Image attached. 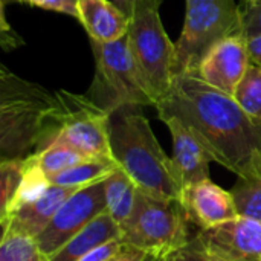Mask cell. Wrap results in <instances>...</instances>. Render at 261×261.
I'll use <instances>...</instances> for the list:
<instances>
[{
	"label": "cell",
	"instance_id": "cell-1",
	"mask_svg": "<svg viewBox=\"0 0 261 261\" xmlns=\"http://www.w3.org/2000/svg\"><path fill=\"white\" fill-rule=\"evenodd\" d=\"M158 118L176 116L206 147L213 161L243 179H261V122L248 115L234 96L197 73L177 75L156 104Z\"/></svg>",
	"mask_w": 261,
	"mask_h": 261
},
{
	"label": "cell",
	"instance_id": "cell-2",
	"mask_svg": "<svg viewBox=\"0 0 261 261\" xmlns=\"http://www.w3.org/2000/svg\"><path fill=\"white\" fill-rule=\"evenodd\" d=\"M138 106H124L110 113V148L118 167L139 191L167 200H180L184 187L173 158L158 142L148 119Z\"/></svg>",
	"mask_w": 261,
	"mask_h": 261
},
{
	"label": "cell",
	"instance_id": "cell-3",
	"mask_svg": "<svg viewBox=\"0 0 261 261\" xmlns=\"http://www.w3.org/2000/svg\"><path fill=\"white\" fill-rule=\"evenodd\" d=\"M58 98L40 84L0 67L2 159L28 158L46 148L58 130Z\"/></svg>",
	"mask_w": 261,
	"mask_h": 261
},
{
	"label": "cell",
	"instance_id": "cell-4",
	"mask_svg": "<svg viewBox=\"0 0 261 261\" xmlns=\"http://www.w3.org/2000/svg\"><path fill=\"white\" fill-rule=\"evenodd\" d=\"M95 78L86 93L96 106L112 113L124 106H156V99L132 54L127 35L110 43L92 41Z\"/></svg>",
	"mask_w": 261,
	"mask_h": 261
},
{
	"label": "cell",
	"instance_id": "cell-5",
	"mask_svg": "<svg viewBox=\"0 0 261 261\" xmlns=\"http://www.w3.org/2000/svg\"><path fill=\"white\" fill-rule=\"evenodd\" d=\"M119 228L122 243L161 258L182 249L196 236L180 200L158 199L139 190L130 217Z\"/></svg>",
	"mask_w": 261,
	"mask_h": 261
},
{
	"label": "cell",
	"instance_id": "cell-6",
	"mask_svg": "<svg viewBox=\"0 0 261 261\" xmlns=\"http://www.w3.org/2000/svg\"><path fill=\"white\" fill-rule=\"evenodd\" d=\"M237 34H243L240 0H205L187 6L184 29L174 43V76L196 73L213 46Z\"/></svg>",
	"mask_w": 261,
	"mask_h": 261
},
{
	"label": "cell",
	"instance_id": "cell-7",
	"mask_svg": "<svg viewBox=\"0 0 261 261\" xmlns=\"http://www.w3.org/2000/svg\"><path fill=\"white\" fill-rule=\"evenodd\" d=\"M161 3L162 0H136L127 32L132 54L156 104L171 89L176 58V44L171 43L161 20Z\"/></svg>",
	"mask_w": 261,
	"mask_h": 261
},
{
	"label": "cell",
	"instance_id": "cell-8",
	"mask_svg": "<svg viewBox=\"0 0 261 261\" xmlns=\"http://www.w3.org/2000/svg\"><path fill=\"white\" fill-rule=\"evenodd\" d=\"M55 95L58 98V130L50 144H64L89 159L115 161L109 135L110 113L87 95L67 90H57Z\"/></svg>",
	"mask_w": 261,
	"mask_h": 261
},
{
	"label": "cell",
	"instance_id": "cell-9",
	"mask_svg": "<svg viewBox=\"0 0 261 261\" xmlns=\"http://www.w3.org/2000/svg\"><path fill=\"white\" fill-rule=\"evenodd\" d=\"M107 211L104 180L75 191L55 213L44 231L35 239L46 257H50L93 219Z\"/></svg>",
	"mask_w": 261,
	"mask_h": 261
},
{
	"label": "cell",
	"instance_id": "cell-10",
	"mask_svg": "<svg viewBox=\"0 0 261 261\" xmlns=\"http://www.w3.org/2000/svg\"><path fill=\"white\" fill-rule=\"evenodd\" d=\"M193 240L211 261H261V223L245 216L199 229Z\"/></svg>",
	"mask_w": 261,
	"mask_h": 261
},
{
	"label": "cell",
	"instance_id": "cell-11",
	"mask_svg": "<svg viewBox=\"0 0 261 261\" xmlns=\"http://www.w3.org/2000/svg\"><path fill=\"white\" fill-rule=\"evenodd\" d=\"M251 63L248 38L237 34L213 46L196 73L214 89L234 96Z\"/></svg>",
	"mask_w": 261,
	"mask_h": 261
},
{
	"label": "cell",
	"instance_id": "cell-12",
	"mask_svg": "<svg viewBox=\"0 0 261 261\" xmlns=\"http://www.w3.org/2000/svg\"><path fill=\"white\" fill-rule=\"evenodd\" d=\"M180 203L197 231L217 226L239 216L232 193L216 185L211 179L185 187Z\"/></svg>",
	"mask_w": 261,
	"mask_h": 261
},
{
	"label": "cell",
	"instance_id": "cell-13",
	"mask_svg": "<svg viewBox=\"0 0 261 261\" xmlns=\"http://www.w3.org/2000/svg\"><path fill=\"white\" fill-rule=\"evenodd\" d=\"M162 122L167 124L174 145L173 162L179 174L182 187H190L210 179V164L214 162L213 156L196 136V133L176 116H164Z\"/></svg>",
	"mask_w": 261,
	"mask_h": 261
},
{
	"label": "cell",
	"instance_id": "cell-14",
	"mask_svg": "<svg viewBox=\"0 0 261 261\" xmlns=\"http://www.w3.org/2000/svg\"><path fill=\"white\" fill-rule=\"evenodd\" d=\"M78 190L80 188L50 185L43 197L15 211L2 226V234L15 232L37 239L54 219L60 206Z\"/></svg>",
	"mask_w": 261,
	"mask_h": 261
},
{
	"label": "cell",
	"instance_id": "cell-15",
	"mask_svg": "<svg viewBox=\"0 0 261 261\" xmlns=\"http://www.w3.org/2000/svg\"><path fill=\"white\" fill-rule=\"evenodd\" d=\"M78 20L92 41L110 43L127 35L130 17L112 0H76Z\"/></svg>",
	"mask_w": 261,
	"mask_h": 261
},
{
	"label": "cell",
	"instance_id": "cell-16",
	"mask_svg": "<svg viewBox=\"0 0 261 261\" xmlns=\"http://www.w3.org/2000/svg\"><path fill=\"white\" fill-rule=\"evenodd\" d=\"M116 239H121V228L106 211L47 257V261H78L95 248Z\"/></svg>",
	"mask_w": 261,
	"mask_h": 261
},
{
	"label": "cell",
	"instance_id": "cell-17",
	"mask_svg": "<svg viewBox=\"0 0 261 261\" xmlns=\"http://www.w3.org/2000/svg\"><path fill=\"white\" fill-rule=\"evenodd\" d=\"M104 193L107 213L121 226L135 208L138 187L121 168H116V171L104 180Z\"/></svg>",
	"mask_w": 261,
	"mask_h": 261
},
{
	"label": "cell",
	"instance_id": "cell-18",
	"mask_svg": "<svg viewBox=\"0 0 261 261\" xmlns=\"http://www.w3.org/2000/svg\"><path fill=\"white\" fill-rule=\"evenodd\" d=\"M116 168L119 167L115 161L90 159L50 176L49 180L52 185L84 188L106 180L109 176H112L116 171Z\"/></svg>",
	"mask_w": 261,
	"mask_h": 261
},
{
	"label": "cell",
	"instance_id": "cell-19",
	"mask_svg": "<svg viewBox=\"0 0 261 261\" xmlns=\"http://www.w3.org/2000/svg\"><path fill=\"white\" fill-rule=\"evenodd\" d=\"M50 185L52 184H50L49 177L46 176V173L40 168V165L37 164L34 156L29 154L26 158V167H24V173H23L21 182L18 185V190H17L11 205H9L6 219L3 222H0V225L3 226L8 222V219L15 211H18L20 208H23V206L38 200L40 197H43Z\"/></svg>",
	"mask_w": 261,
	"mask_h": 261
},
{
	"label": "cell",
	"instance_id": "cell-20",
	"mask_svg": "<svg viewBox=\"0 0 261 261\" xmlns=\"http://www.w3.org/2000/svg\"><path fill=\"white\" fill-rule=\"evenodd\" d=\"M34 159L40 165V168L46 173L47 177L64 171L70 167H75L81 162L90 161L84 154L78 153L76 150L64 145V144H50L49 147L32 153Z\"/></svg>",
	"mask_w": 261,
	"mask_h": 261
},
{
	"label": "cell",
	"instance_id": "cell-21",
	"mask_svg": "<svg viewBox=\"0 0 261 261\" xmlns=\"http://www.w3.org/2000/svg\"><path fill=\"white\" fill-rule=\"evenodd\" d=\"M0 261H47V257L41 252L35 239L6 232L2 234Z\"/></svg>",
	"mask_w": 261,
	"mask_h": 261
},
{
	"label": "cell",
	"instance_id": "cell-22",
	"mask_svg": "<svg viewBox=\"0 0 261 261\" xmlns=\"http://www.w3.org/2000/svg\"><path fill=\"white\" fill-rule=\"evenodd\" d=\"M234 98L248 115L261 122V64L251 63Z\"/></svg>",
	"mask_w": 261,
	"mask_h": 261
},
{
	"label": "cell",
	"instance_id": "cell-23",
	"mask_svg": "<svg viewBox=\"0 0 261 261\" xmlns=\"http://www.w3.org/2000/svg\"><path fill=\"white\" fill-rule=\"evenodd\" d=\"M26 167V158L2 159L0 162V222L6 219L9 205L18 190Z\"/></svg>",
	"mask_w": 261,
	"mask_h": 261
},
{
	"label": "cell",
	"instance_id": "cell-24",
	"mask_svg": "<svg viewBox=\"0 0 261 261\" xmlns=\"http://www.w3.org/2000/svg\"><path fill=\"white\" fill-rule=\"evenodd\" d=\"M231 193L239 216L254 219L261 223V179L239 177Z\"/></svg>",
	"mask_w": 261,
	"mask_h": 261
},
{
	"label": "cell",
	"instance_id": "cell-25",
	"mask_svg": "<svg viewBox=\"0 0 261 261\" xmlns=\"http://www.w3.org/2000/svg\"><path fill=\"white\" fill-rule=\"evenodd\" d=\"M243 15V35L246 38L261 34V0H255L251 5L242 8Z\"/></svg>",
	"mask_w": 261,
	"mask_h": 261
},
{
	"label": "cell",
	"instance_id": "cell-26",
	"mask_svg": "<svg viewBox=\"0 0 261 261\" xmlns=\"http://www.w3.org/2000/svg\"><path fill=\"white\" fill-rule=\"evenodd\" d=\"M32 6H38L43 9L55 11V12H63L67 15H72L78 18V11H76V0H18Z\"/></svg>",
	"mask_w": 261,
	"mask_h": 261
},
{
	"label": "cell",
	"instance_id": "cell-27",
	"mask_svg": "<svg viewBox=\"0 0 261 261\" xmlns=\"http://www.w3.org/2000/svg\"><path fill=\"white\" fill-rule=\"evenodd\" d=\"M122 246H124V243H122L121 239L110 240V242L95 248L93 251H90L89 254H86L78 261H107L110 260L112 257H115L122 249Z\"/></svg>",
	"mask_w": 261,
	"mask_h": 261
},
{
	"label": "cell",
	"instance_id": "cell-28",
	"mask_svg": "<svg viewBox=\"0 0 261 261\" xmlns=\"http://www.w3.org/2000/svg\"><path fill=\"white\" fill-rule=\"evenodd\" d=\"M164 261H211L203 252L202 249L196 245L194 240H191L187 246H184L182 249L170 254L168 257H165Z\"/></svg>",
	"mask_w": 261,
	"mask_h": 261
},
{
	"label": "cell",
	"instance_id": "cell-29",
	"mask_svg": "<svg viewBox=\"0 0 261 261\" xmlns=\"http://www.w3.org/2000/svg\"><path fill=\"white\" fill-rule=\"evenodd\" d=\"M151 257H154V255H150L145 251H141L138 248H133V246L124 243L122 249L115 257H112L107 261H147Z\"/></svg>",
	"mask_w": 261,
	"mask_h": 261
},
{
	"label": "cell",
	"instance_id": "cell-30",
	"mask_svg": "<svg viewBox=\"0 0 261 261\" xmlns=\"http://www.w3.org/2000/svg\"><path fill=\"white\" fill-rule=\"evenodd\" d=\"M248 44H249V54H251V60L254 63L261 64V34L248 38Z\"/></svg>",
	"mask_w": 261,
	"mask_h": 261
},
{
	"label": "cell",
	"instance_id": "cell-31",
	"mask_svg": "<svg viewBox=\"0 0 261 261\" xmlns=\"http://www.w3.org/2000/svg\"><path fill=\"white\" fill-rule=\"evenodd\" d=\"M112 2H113V3H115L127 17H132L136 0H112Z\"/></svg>",
	"mask_w": 261,
	"mask_h": 261
},
{
	"label": "cell",
	"instance_id": "cell-32",
	"mask_svg": "<svg viewBox=\"0 0 261 261\" xmlns=\"http://www.w3.org/2000/svg\"><path fill=\"white\" fill-rule=\"evenodd\" d=\"M252 2H255V0H240V5H242V8H245V6L251 5Z\"/></svg>",
	"mask_w": 261,
	"mask_h": 261
},
{
	"label": "cell",
	"instance_id": "cell-33",
	"mask_svg": "<svg viewBox=\"0 0 261 261\" xmlns=\"http://www.w3.org/2000/svg\"><path fill=\"white\" fill-rule=\"evenodd\" d=\"M200 2H205V0H187V6H191V5H196V3H200Z\"/></svg>",
	"mask_w": 261,
	"mask_h": 261
},
{
	"label": "cell",
	"instance_id": "cell-34",
	"mask_svg": "<svg viewBox=\"0 0 261 261\" xmlns=\"http://www.w3.org/2000/svg\"><path fill=\"white\" fill-rule=\"evenodd\" d=\"M147 261H164V258H161V257H151V258H148Z\"/></svg>",
	"mask_w": 261,
	"mask_h": 261
}]
</instances>
